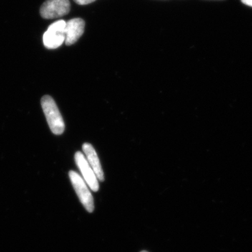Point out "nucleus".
<instances>
[{"mask_svg": "<svg viewBox=\"0 0 252 252\" xmlns=\"http://www.w3.org/2000/svg\"><path fill=\"white\" fill-rule=\"evenodd\" d=\"M83 152L86 156V160L89 162L91 168L94 170L97 180L103 182L104 180V172L101 166L98 156L94 147L89 143L83 144Z\"/></svg>", "mask_w": 252, "mask_h": 252, "instance_id": "0eeeda50", "label": "nucleus"}, {"mask_svg": "<svg viewBox=\"0 0 252 252\" xmlns=\"http://www.w3.org/2000/svg\"><path fill=\"white\" fill-rule=\"evenodd\" d=\"M41 104L48 124L53 133L55 135L63 134L65 126L54 99L51 96L44 95L41 99Z\"/></svg>", "mask_w": 252, "mask_h": 252, "instance_id": "f257e3e1", "label": "nucleus"}, {"mask_svg": "<svg viewBox=\"0 0 252 252\" xmlns=\"http://www.w3.org/2000/svg\"><path fill=\"white\" fill-rule=\"evenodd\" d=\"M85 22L81 18H73L66 22L65 42L66 45L75 44L84 34Z\"/></svg>", "mask_w": 252, "mask_h": 252, "instance_id": "423d86ee", "label": "nucleus"}, {"mask_svg": "<svg viewBox=\"0 0 252 252\" xmlns=\"http://www.w3.org/2000/svg\"><path fill=\"white\" fill-rule=\"evenodd\" d=\"M66 22L63 20L54 22L49 26L43 36L44 46L49 49L60 47L65 41Z\"/></svg>", "mask_w": 252, "mask_h": 252, "instance_id": "7ed1b4c3", "label": "nucleus"}, {"mask_svg": "<svg viewBox=\"0 0 252 252\" xmlns=\"http://www.w3.org/2000/svg\"><path fill=\"white\" fill-rule=\"evenodd\" d=\"M74 1L79 5H86L94 2L95 0H74Z\"/></svg>", "mask_w": 252, "mask_h": 252, "instance_id": "6e6552de", "label": "nucleus"}, {"mask_svg": "<svg viewBox=\"0 0 252 252\" xmlns=\"http://www.w3.org/2000/svg\"><path fill=\"white\" fill-rule=\"evenodd\" d=\"M74 159L86 183L93 191H97L99 190L98 180L84 154L81 152H77L74 156Z\"/></svg>", "mask_w": 252, "mask_h": 252, "instance_id": "39448f33", "label": "nucleus"}, {"mask_svg": "<svg viewBox=\"0 0 252 252\" xmlns=\"http://www.w3.org/2000/svg\"><path fill=\"white\" fill-rule=\"evenodd\" d=\"M241 1L244 4L252 7V0H241Z\"/></svg>", "mask_w": 252, "mask_h": 252, "instance_id": "1a4fd4ad", "label": "nucleus"}, {"mask_svg": "<svg viewBox=\"0 0 252 252\" xmlns=\"http://www.w3.org/2000/svg\"><path fill=\"white\" fill-rule=\"evenodd\" d=\"M70 11L69 0H46L41 5L40 14L45 19H54L65 16Z\"/></svg>", "mask_w": 252, "mask_h": 252, "instance_id": "20e7f679", "label": "nucleus"}, {"mask_svg": "<svg viewBox=\"0 0 252 252\" xmlns=\"http://www.w3.org/2000/svg\"><path fill=\"white\" fill-rule=\"evenodd\" d=\"M141 252H147V251H142Z\"/></svg>", "mask_w": 252, "mask_h": 252, "instance_id": "9d476101", "label": "nucleus"}, {"mask_svg": "<svg viewBox=\"0 0 252 252\" xmlns=\"http://www.w3.org/2000/svg\"><path fill=\"white\" fill-rule=\"evenodd\" d=\"M69 177L81 203L88 212H94V200L90 190L83 177L75 171H69Z\"/></svg>", "mask_w": 252, "mask_h": 252, "instance_id": "f03ea898", "label": "nucleus"}]
</instances>
